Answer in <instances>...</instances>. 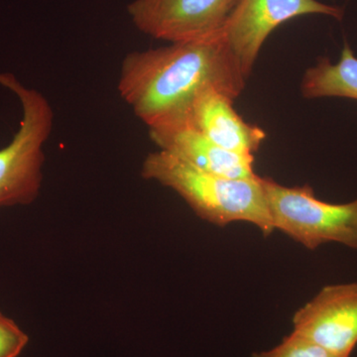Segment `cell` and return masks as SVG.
<instances>
[{
    "label": "cell",
    "mask_w": 357,
    "mask_h": 357,
    "mask_svg": "<svg viewBox=\"0 0 357 357\" xmlns=\"http://www.w3.org/2000/svg\"><path fill=\"white\" fill-rule=\"evenodd\" d=\"M312 14L344 17L342 8L318 0H238L222 31L244 76H250L263 44L277 27Z\"/></svg>",
    "instance_id": "obj_5"
},
{
    "label": "cell",
    "mask_w": 357,
    "mask_h": 357,
    "mask_svg": "<svg viewBox=\"0 0 357 357\" xmlns=\"http://www.w3.org/2000/svg\"><path fill=\"white\" fill-rule=\"evenodd\" d=\"M0 84L17 96L22 107L20 128L0 149V208L36 201L43 182L44 146L54 126V112L43 93L0 73Z\"/></svg>",
    "instance_id": "obj_3"
},
{
    "label": "cell",
    "mask_w": 357,
    "mask_h": 357,
    "mask_svg": "<svg viewBox=\"0 0 357 357\" xmlns=\"http://www.w3.org/2000/svg\"><path fill=\"white\" fill-rule=\"evenodd\" d=\"M29 337L13 319L0 312V357H18Z\"/></svg>",
    "instance_id": "obj_12"
},
{
    "label": "cell",
    "mask_w": 357,
    "mask_h": 357,
    "mask_svg": "<svg viewBox=\"0 0 357 357\" xmlns=\"http://www.w3.org/2000/svg\"><path fill=\"white\" fill-rule=\"evenodd\" d=\"M234 100L218 89H204L192 102L185 122L227 151L255 156L266 133L244 121L232 107Z\"/></svg>",
    "instance_id": "obj_9"
},
{
    "label": "cell",
    "mask_w": 357,
    "mask_h": 357,
    "mask_svg": "<svg viewBox=\"0 0 357 357\" xmlns=\"http://www.w3.org/2000/svg\"><path fill=\"white\" fill-rule=\"evenodd\" d=\"M141 176L177 192L206 222L218 227L249 222L265 236L275 230L261 177L243 180L204 172L161 150L144 159Z\"/></svg>",
    "instance_id": "obj_2"
},
{
    "label": "cell",
    "mask_w": 357,
    "mask_h": 357,
    "mask_svg": "<svg viewBox=\"0 0 357 357\" xmlns=\"http://www.w3.org/2000/svg\"><path fill=\"white\" fill-rule=\"evenodd\" d=\"M301 91L304 98L337 96L357 100V58L345 44L337 64L321 58L303 77Z\"/></svg>",
    "instance_id": "obj_10"
},
{
    "label": "cell",
    "mask_w": 357,
    "mask_h": 357,
    "mask_svg": "<svg viewBox=\"0 0 357 357\" xmlns=\"http://www.w3.org/2000/svg\"><path fill=\"white\" fill-rule=\"evenodd\" d=\"M252 357H338L311 340L294 332L269 351L257 352Z\"/></svg>",
    "instance_id": "obj_11"
},
{
    "label": "cell",
    "mask_w": 357,
    "mask_h": 357,
    "mask_svg": "<svg viewBox=\"0 0 357 357\" xmlns=\"http://www.w3.org/2000/svg\"><path fill=\"white\" fill-rule=\"evenodd\" d=\"M246 81L220 30L204 38L128 53L122 61L117 91L152 129L185 122L204 89H215L236 100Z\"/></svg>",
    "instance_id": "obj_1"
},
{
    "label": "cell",
    "mask_w": 357,
    "mask_h": 357,
    "mask_svg": "<svg viewBox=\"0 0 357 357\" xmlns=\"http://www.w3.org/2000/svg\"><path fill=\"white\" fill-rule=\"evenodd\" d=\"M238 0H133L128 13L134 26L169 43L192 41L222 29Z\"/></svg>",
    "instance_id": "obj_6"
},
{
    "label": "cell",
    "mask_w": 357,
    "mask_h": 357,
    "mask_svg": "<svg viewBox=\"0 0 357 357\" xmlns=\"http://www.w3.org/2000/svg\"><path fill=\"white\" fill-rule=\"evenodd\" d=\"M293 332L338 357L357 345V283L326 286L295 312Z\"/></svg>",
    "instance_id": "obj_7"
},
{
    "label": "cell",
    "mask_w": 357,
    "mask_h": 357,
    "mask_svg": "<svg viewBox=\"0 0 357 357\" xmlns=\"http://www.w3.org/2000/svg\"><path fill=\"white\" fill-rule=\"evenodd\" d=\"M149 136L159 150L188 165L230 178L255 180V156L227 151L190 126L180 123L149 129Z\"/></svg>",
    "instance_id": "obj_8"
},
{
    "label": "cell",
    "mask_w": 357,
    "mask_h": 357,
    "mask_svg": "<svg viewBox=\"0 0 357 357\" xmlns=\"http://www.w3.org/2000/svg\"><path fill=\"white\" fill-rule=\"evenodd\" d=\"M275 229L307 249L337 243L357 250V199L331 204L314 196L310 185L285 187L261 177Z\"/></svg>",
    "instance_id": "obj_4"
}]
</instances>
